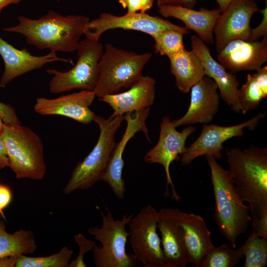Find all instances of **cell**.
I'll list each match as a JSON object with an SVG mask.
<instances>
[{
  "label": "cell",
  "instance_id": "obj_8",
  "mask_svg": "<svg viewBox=\"0 0 267 267\" xmlns=\"http://www.w3.org/2000/svg\"><path fill=\"white\" fill-rule=\"evenodd\" d=\"M78 59L70 70L62 72L56 69L47 70L53 75L48 84L49 91L59 93L74 89L93 91L99 76V61L104 48L99 41L87 38L80 41L77 47Z\"/></svg>",
  "mask_w": 267,
  "mask_h": 267
},
{
  "label": "cell",
  "instance_id": "obj_11",
  "mask_svg": "<svg viewBox=\"0 0 267 267\" xmlns=\"http://www.w3.org/2000/svg\"><path fill=\"white\" fill-rule=\"evenodd\" d=\"M266 113H259L250 119L239 124L230 126H221L217 125H202L200 134L180 158L182 165L190 164L194 159L201 156H212L217 160L222 157L223 143L234 137L242 136L244 129L254 130L260 120L265 118Z\"/></svg>",
  "mask_w": 267,
  "mask_h": 267
},
{
  "label": "cell",
  "instance_id": "obj_5",
  "mask_svg": "<svg viewBox=\"0 0 267 267\" xmlns=\"http://www.w3.org/2000/svg\"><path fill=\"white\" fill-rule=\"evenodd\" d=\"M152 57V53H137L117 48L110 44L99 61V76L93 90L100 98L129 89L143 76L142 71Z\"/></svg>",
  "mask_w": 267,
  "mask_h": 267
},
{
  "label": "cell",
  "instance_id": "obj_40",
  "mask_svg": "<svg viewBox=\"0 0 267 267\" xmlns=\"http://www.w3.org/2000/svg\"><path fill=\"white\" fill-rule=\"evenodd\" d=\"M22 0H0V13L2 10L8 5L12 4H18Z\"/></svg>",
  "mask_w": 267,
  "mask_h": 267
},
{
  "label": "cell",
  "instance_id": "obj_32",
  "mask_svg": "<svg viewBox=\"0 0 267 267\" xmlns=\"http://www.w3.org/2000/svg\"><path fill=\"white\" fill-rule=\"evenodd\" d=\"M0 116L5 124H21V122L17 115L15 109L10 105L0 101Z\"/></svg>",
  "mask_w": 267,
  "mask_h": 267
},
{
  "label": "cell",
  "instance_id": "obj_43",
  "mask_svg": "<svg viewBox=\"0 0 267 267\" xmlns=\"http://www.w3.org/2000/svg\"><path fill=\"white\" fill-rule=\"evenodd\" d=\"M3 124H4V123L2 121V120L0 116V133H1V132L2 130Z\"/></svg>",
  "mask_w": 267,
  "mask_h": 267
},
{
  "label": "cell",
  "instance_id": "obj_37",
  "mask_svg": "<svg viewBox=\"0 0 267 267\" xmlns=\"http://www.w3.org/2000/svg\"><path fill=\"white\" fill-rule=\"evenodd\" d=\"M197 0H157L158 6L162 5H172L193 8Z\"/></svg>",
  "mask_w": 267,
  "mask_h": 267
},
{
  "label": "cell",
  "instance_id": "obj_1",
  "mask_svg": "<svg viewBox=\"0 0 267 267\" xmlns=\"http://www.w3.org/2000/svg\"><path fill=\"white\" fill-rule=\"evenodd\" d=\"M18 20V25L3 31L24 35L28 44L39 49L63 52L76 51L80 38L90 21L86 16H64L52 10L37 19L19 16Z\"/></svg>",
  "mask_w": 267,
  "mask_h": 267
},
{
  "label": "cell",
  "instance_id": "obj_39",
  "mask_svg": "<svg viewBox=\"0 0 267 267\" xmlns=\"http://www.w3.org/2000/svg\"><path fill=\"white\" fill-rule=\"evenodd\" d=\"M18 257L7 256L0 259V267H15Z\"/></svg>",
  "mask_w": 267,
  "mask_h": 267
},
{
  "label": "cell",
  "instance_id": "obj_36",
  "mask_svg": "<svg viewBox=\"0 0 267 267\" xmlns=\"http://www.w3.org/2000/svg\"><path fill=\"white\" fill-rule=\"evenodd\" d=\"M12 198V192L7 185L0 184V213L10 203Z\"/></svg>",
  "mask_w": 267,
  "mask_h": 267
},
{
  "label": "cell",
  "instance_id": "obj_26",
  "mask_svg": "<svg viewBox=\"0 0 267 267\" xmlns=\"http://www.w3.org/2000/svg\"><path fill=\"white\" fill-rule=\"evenodd\" d=\"M245 256L244 267H265L267 264V239L252 230L241 246Z\"/></svg>",
  "mask_w": 267,
  "mask_h": 267
},
{
  "label": "cell",
  "instance_id": "obj_7",
  "mask_svg": "<svg viewBox=\"0 0 267 267\" xmlns=\"http://www.w3.org/2000/svg\"><path fill=\"white\" fill-rule=\"evenodd\" d=\"M107 214L101 213V227H92L88 233L101 244L93 249V261L96 267H132L137 265L133 253L126 252V243L129 232L126 226L133 215L125 214L121 220H114L110 211L106 207Z\"/></svg>",
  "mask_w": 267,
  "mask_h": 267
},
{
  "label": "cell",
  "instance_id": "obj_15",
  "mask_svg": "<svg viewBox=\"0 0 267 267\" xmlns=\"http://www.w3.org/2000/svg\"><path fill=\"white\" fill-rule=\"evenodd\" d=\"M95 96L93 91L82 90L55 98L39 97L36 99L34 110L42 115L62 116L88 124L95 115L89 108Z\"/></svg>",
  "mask_w": 267,
  "mask_h": 267
},
{
  "label": "cell",
  "instance_id": "obj_25",
  "mask_svg": "<svg viewBox=\"0 0 267 267\" xmlns=\"http://www.w3.org/2000/svg\"><path fill=\"white\" fill-rule=\"evenodd\" d=\"M3 221H0V259L7 256L19 257L34 253L37 247L34 233L20 229L13 233L6 230Z\"/></svg>",
  "mask_w": 267,
  "mask_h": 267
},
{
  "label": "cell",
  "instance_id": "obj_3",
  "mask_svg": "<svg viewBox=\"0 0 267 267\" xmlns=\"http://www.w3.org/2000/svg\"><path fill=\"white\" fill-rule=\"evenodd\" d=\"M215 197L214 217L221 234L233 248L238 238L246 233L252 221L249 207L243 204L228 170L212 156H206Z\"/></svg>",
  "mask_w": 267,
  "mask_h": 267
},
{
  "label": "cell",
  "instance_id": "obj_16",
  "mask_svg": "<svg viewBox=\"0 0 267 267\" xmlns=\"http://www.w3.org/2000/svg\"><path fill=\"white\" fill-rule=\"evenodd\" d=\"M218 88L210 77L205 76L191 88L189 106L179 119L172 121L177 128L181 126L210 123L219 107Z\"/></svg>",
  "mask_w": 267,
  "mask_h": 267
},
{
  "label": "cell",
  "instance_id": "obj_31",
  "mask_svg": "<svg viewBox=\"0 0 267 267\" xmlns=\"http://www.w3.org/2000/svg\"><path fill=\"white\" fill-rule=\"evenodd\" d=\"M74 241L79 247L78 255L75 260L70 262L67 267H86L84 256L88 252L93 250L95 242L86 238L82 234L79 233L74 236Z\"/></svg>",
  "mask_w": 267,
  "mask_h": 267
},
{
  "label": "cell",
  "instance_id": "obj_6",
  "mask_svg": "<svg viewBox=\"0 0 267 267\" xmlns=\"http://www.w3.org/2000/svg\"><path fill=\"white\" fill-rule=\"evenodd\" d=\"M9 167L18 179H42L46 173L43 145L40 137L21 124L4 123L0 133Z\"/></svg>",
  "mask_w": 267,
  "mask_h": 267
},
{
  "label": "cell",
  "instance_id": "obj_21",
  "mask_svg": "<svg viewBox=\"0 0 267 267\" xmlns=\"http://www.w3.org/2000/svg\"><path fill=\"white\" fill-rule=\"evenodd\" d=\"M178 211L172 208L158 211L157 228L166 267H185L190 263L178 223Z\"/></svg>",
  "mask_w": 267,
  "mask_h": 267
},
{
  "label": "cell",
  "instance_id": "obj_4",
  "mask_svg": "<svg viewBox=\"0 0 267 267\" xmlns=\"http://www.w3.org/2000/svg\"><path fill=\"white\" fill-rule=\"evenodd\" d=\"M124 120V115H118L107 119L95 115L93 121L100 130L98 140L91 152L72 171L63 189L65 194L76 190L88 189L101 180L116 144L115 133Z\"/></svg>",
  "mask_w": 267,
  "mask_h": 267
},
{
  "label": "cell",
  "instance_id": "obj_27",
  "mask_svg": "<svg viewBox=\"0 0 267 267\" xmlns=\"http://www.w3.org/2000/svg\"><path fill=\"white\" fill-rule=\"evenodd\" d=\"M244 257L241 246L230 249L227 244L214 246L209 250L201 267H234Z\"/></svg>",
  "mask_w": 267,
  "mask_h": 267
},
{
  "label": "cell",
  "instance_id": "obj_2",
  "mask_svg": "<svg viewBox=\"0 0 267 267\" xmlns=\"http://www.w3.org/2000/svg\"><path fill=\"white\" fill-rule=\"evenodd\" d=\"M228 170L242 201L249 203L253 217L267 212V148L251 145L225 153Z\"/></svg>",
  "mask_w": 267,
  "mask_h": 267
},
{
  "label": "cell",
  "instance_id": "obj_13",
  "mask_svg": "<svg viewBox=\"0 0 267 267\" xmlns=\"http://www.w3.org/2000/svg\"><path fill=\"white\" fill-rule=\"evenodd\" d=\"M258 11H260L258 5L254 0H231L220 14L215 25L214 33L218 52L231 41H249L251 19Z\"/></svg>",
  "mask_w": 267,
  "mask_h": 267
},
{
  "label": "cell",
  "instance_id": "obj_12",
  "mask_svg": "<svg viewBox=\"0 0 267 267\" xmlns=\"http://www.w3.org/2000/svg\"><path fill=\"white\" fill-rule=\"evenodd\" d=\"M195 130V127L188 126L179 132L169 117H163L160 124L158 141L144 157V161L147 163H158L163 166L167 179L165 195L168 194V187L170 185L173 198L176 201H179L181 197L175 188L170 176V167L173 162L179 159V155L185 152L186 140Z\"/></svg>",
  "mask_w": 267,
  "mask_h": 267
},
{
  "label": "cell",
  "instance_id": "obj_34",
  "mask_svg": "<svg viewBox=\"0 0 267 267\" xmlns=\"http://www.w3.org/2000/svg\"><path fill=\"white\" fill-rule=\"evenodd\" d=\"M260 11L263 14L262 22L258 27L251 30L249 41H256L261 36L267 35V4H266V7L263 10H260Z\"/></svg>",
  "mask_w": 267,
  "mask_h": 267
},
{
  "label": "cell",
  "instance_id": "obj_38",
  "mask_svg": "<svg viewBox=\"0 0 267 267\" xmlns=\"http://www.w3.org/2000/svg\"><path fill=\"white\" fill-rule=\"evenodd\" d=\"M9 167V161L3 139L0 134V169Z\"/></svg>",
  "mask_w": 267,
  "mask_h": 267
},
{
  "label": "cell",
  "instance_id": "obj_9",
  "mask_svg": "<svg viewBox=\"0 0 267 267\" xmlns=\"http://www.w3.org/2000/svg\"><path fill=\"white\" fill-rule=\"evenodd\" d=\"M158 211L151 205L144 207L128 224L129 241L134 255L144 267H166L157 233Z\"/></svg>",
  "mask_w": 267,
  "mask_h": 267
},
{
  "label": "cell",
  "instance_id": "obj_28",
  "mask_svg": "<svg viewBox=\"0 0 267 267\" xmlns=\"http://www.w3.org/2000/svg\"><path fill=\"white\" fill-rule=\"evenodd\" d=\"M73 251L62 247L55 254L46 257H31L22 255L18 258L16 267H67Z\"/></svg>",
  "mask_w": 267,
  "mask_h": 267
},
{
  "label": "cell",
  "instance_id": "obj_17",
  "mask_svg": "<svg viewBox=\"0 0 267 267\" xmlns=\"http://www.w3.org/2000/svg\"><path fill=\"white\" fill-rule=\"evenodd\" d=\"M217 58L232 72L257 70L267 61V35L261 41H231L219 52Z\"/></svg>",
  "mask_w": 267,
  "mask_h": 267
},
{
  "label": "cell",
  "instance_id": "obj_20",
  "mask_svg": "<svg viewBox=\"0 0 267 267\" xmlns=\"http://www.w3.org/2000/svg\"><path fill=\"white\" fill-rule=\"evenodd\" d=\"M178 223L189 262L196 267H201L214 246L206 222L198 215L179 210Z\"/></svg>",
  "mask_w": 267,
  "mask_h": 267
},
{
  "label": "cell",
  "instance_id": "obj_30",
  "mask_svg": "<svg viewBox=\"0 0 267 267\" xmlns=\"http://www.w3.org/2000/svg\"><path fill=\"white\" fill-rule=\"evenodd\" d=\"M267 96V92L264 91L254 75L248 74L246 83L239 89L241 113L245 114L255 109Z\"/></svg>",
  "mask_w": 267,
  "mask_h": 267
},
{
  "label": "cell",
  "instance_id": "obj_14",
  "mask_svg": "<svg viewBox=\"0 0 267 267\" xmlns=\"http://www.w3.org/2000/svg\"><path fill=\"white\" fill-rule=\"evenodd\" d=\"M150 108L128 112L124 115L127 121V127L121 139L116 143L109 164L101 180L107 183L116 196L122 199L125 196L126 187L122 178L124 165L123 154L126 146L130 139L138 132H142L146 138L151 142L148 136V130L146 125V120L149 114Z\"/></svg>",
  "mask_w": 267,
  "mask_h": 267
},
{
  "label": "cell",
  "instance_id": "obj_18",
  "mask_svg": "<svg viewBox=\"0 0 267 267\" xmlns=\"http://www.w3.org/2000/svg\"><path fill=\"white\" fill-rule=\"evenodd\" d=\"M191 42L192 50L202 61L205 75L217 84L221 97L228 106L233 111L241 113L238 89L239 82L236 77L227 72L224 66L213 58L209 47L198 37L192 36Z\"/></svg>",
  "mask_w": 267,
  "mask_h": 267
},
{
  "label": "cell",
  "instance_id": "obj_42",
  "mask_svg": "<svg viewBox=\"0 0 267 267\" xmlns=\"http://www.w3.org/2000/svg\"><path fill=\"white\" fill-rule=\"evenodd\" d=\"M144 11L146 12L153 6L154 0H142Z\"/></svg>",
  "mask_w": 267,
  "mask_h": 267
},
{
  "label": "cell",
  "instance_id": "obj_10",
  "mask_svg": "<svg viewBox=\"0 0 267 267\" xmlns=\"http://www.w3.org/2000/svg\"><path fill=\"white\" fill-rule=\"evenodd\" d=\"M116 29L139 31L150 36L166 30H175L184 34L189 33L185 27L176 25L158 16L150 15L146 12H138L126 13L122 16L103 12L98 17L89 22L84 34L88 39L99 41L105 32Z\"/></svg>",
  "mask_w": 267,
  "mask_h": 267
},
{
  "label": "cell",
  "instance_id": "obj_44",
  "mask_svg": "<svg viewBox=\"0 0 267 267\" xmlns=\"http://www.w3.org/2000/svg\"><path fill=\"white\" fill-rule=\"evenodd\" d=\"M264 0L266 2V4H267V0Z\"/></svg>",
  "mask_w": 267,
  "mask_h": 267
},
{
  "label": "cell",
  "instance_id": "obj_23",
  "mask_svg": "<svg viewBox=\"0 0 267 267\" xmlns=\"http://www.w3.org/2000/svg\"><path fill=\"white\" fill-rule=\"evenodd\" d=\"M159 13L164 17H174L184 23L188 30L195 32L204 43L214 42V29L222 11L219 7L209 10L201 8L195 10L181 6L162 5L158 6Z\"/></svg>",
  "mask_w": 267,
  "mask_h": 267
},
{
  "label": "cell",
  "instance_id": "obj_24",
  "mask_svg": "<svg viewBox=\"0 0 267 267\" xmlns=\"http://www.w3.org/2000/svg\"><path fill=\"white\" fill-rule=\"evenodd\" d=\"M168 58L176 87L184 93H188L193 86L206 76L200 58L193 50L185 49Z\"/></svg>",
  "mask_w": 267,
  "mask_h": 267
},
{
  "label": "cell",
  "instance_id": "obj_41",
  "mask_svg": "<svg viewBox=\"0 0 267 267\" xmlns=\"http://www.w3.org/2000/svg\"><path fill=\"white\" fill-rule=\"evenodd\" d=\"M219 5L222 12L227 7L232 0H216Z\"/></svg>",
  "mask_w": 267,
  "mask_h": 267
},
{
  "label": "cell",
  "instance_id": "obj_29",
  "mask_svg": "<svg viewBox=\"0 0 267 267\" xmlns=\"http://www.w3.org/2000/svg\"><path fill=\"white\" fill-rule=\"evenodd\" d=\"M184 35L177 30H166L151 35L155 41V53L169 57L184 50Z\"/></svg>",
  "mask_w": 267,
  "mask_h": 267
},
{
  "label": "cell",
  "instance_id": "obj_35",
  "mask_svg": "<svg viewBox=\"0 0 267 267\" xmlns=\"http://www.w3.org/2000/svg\"><path fill=\"white\" fill-rule=\"evenodd\" d=\"M118 2L123 8L127 10V13L145 12L142 0H118Z\"/></svg>",
  "mask_w": 267,
  "mask_h": 267
},
{
  "label": "cell",
  "instance_id": "obj_22",
  "mask_svg": "<svg viewBox=\"0 0 267 267\" xmlns=\"http://www.w3.org/2000/svg\"><path fill=\"white\" fill-rule=\"evenodd\" d=\"M156 82L149 76H143L129 89L121 93L105 95L99 100L108 103L113 112L109 117L149 108L154 103Z\"/></svg>",
  "mask_w": 267,
  "mask_h": 267
},
{
  "label": "cell",
  "instance_id": "obj_33",
  "mask_svg": "<svg viewBox=\"0 0 267 267\" xmlns=\"http://www.w3.org/2000/svg\"><path fill=\"white\" fill-rule=\"evenodd\" d=\"M253 230L260 237L267 239V212L261 217L252 219Z\"/></svg>",
  "mask_w": 267,
  "mask_h": 267
},
{
  "label": "cell",
  "instance_id": "obj_19",
  "mask_svg": "<svg viewBox=\"0 0 267 267\" xmlns=\"http://www.w3.org/2000/svg\"><path fill=\"white\" fill-rule=\"evenodd\" d=\"M0 55L4 64V72L0 80L1 88L5 87L15 78L40 69L48 63L62 61L73 63L71 59L60 58L53 51L44 56H34L27 48L17 49L0 37Z\"/></svg>",
  "mask_w": 267,
  "mask_h": 267
}]
</instances>
